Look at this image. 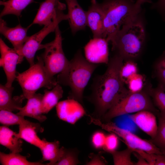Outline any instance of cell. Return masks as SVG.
Returning <instances> with one entry per match:
<instances>
[{"mask_svg":"<svg viewBox=\"0 0 165 165\" xmlns=\"http://www.w3.org/2000/svg\"><path fill=\"white\" fill-rule=\"evenodd\" d=\"M123 61L121 57L115 54L109 60L105 73L94 77L91 94L86 97L94 105V111L90 115L92 117L100 119L109 109L130 92L125 87L120 75V70Z\"/></svg>","mask_w":165,"mask_h":165,"instance_id":"obj_1","label":"cell"},{"mask_svg":"<svg viewBox=\"0 0 165 165\" xmlns=\"http://www.w3.org/2000/svg\"><path fill=\"white\" fill-rule=\"evenodd\" d=\"M98 65L89 62L85 58L81 49L77 51L57 76L58 83L69 86L70 88L68 98L83 103L84 91Z\"/></svg>","mask_w":165,"mask_h":165,"instance_id":"obj_2","label":"cell"},{"mask_svg":"<svg viewBox=\"0 0 165 165\" xmlns=\"http://www.w3.org/2000/svg\"><path fill=\"white\" fill-rule=\"evenodd\" d=\"M104 15L103 38L109 42L124 25L140 15L141 4L133 0H105L100 3Z\"/></svg>","mask_w":165,"mask_h":165,"instance_id":"obj_3","label":"cell"},{"mask_svg":"<svg viewBox=\"0 0 165 165\" xmlns=\"http://www.w3.org/2000/svg\"><path fill=\"white\" fill-rule=\"evenodd\" d=\"M146 38L140 15L123 26L111 42L112 50L124 60H134L141 54Z\"/></svg>","mask_w":165,"mask_h":165,"instance_id":"obj_4","label":"cell"},{"mask_svg":"<svg viewBox=\"0 0 165 165\" xmlns=\"http://www.w3.org/2000/svg\"><path fill=\"white\" fill-rule=\"evenodd\" d=\"M37 61L25 71L17 73L16 80L20 86L23 96L28 99L40 88L45 87L50 90L58 83L54 78L50 77L44 66L41 57H37Z\"/></svg>","mask_w":165,"mask_h":165,"instance_id":"obj_5","label":"cell"},{"mask_svg":"<svg viewBox=\"0 0 165 165\" xmlns=\"http://www.w3.org/2000/svg\"><path fill=\"white\" fill-rule=\"evenodd\" d=\"M148 110L158 116L159 115L154 107L148 96L141 91L130 92L109 109L100 119L103 122H107L119 116Z\"/></svg>","mask_w":165,"mask_h":165,"instance_id":"obj_6","label":"cell"},{"mask_svg":"<svg viewBox=\"0 0 165 165\" xmlns=\"http://www.w3.org/2000/svg\"><path fill=\"white\" fill-rule=\"evenodd\" d=\"M90 122L97 125L110 133L119 137L127 147L139 149L149 153L162 154L165 153L150 140L143 139L128 130L121 128L111 121L103 122L100 119L94 118L90 115Z\"/></svg>","mask_w":165,"mask_h":165,"instance_id":"obj_7","label":"cell"},{"mask_svg":"<svg viewBox=\"0 0 165 165\" xmlns=\"http://www.w3.org/2000/svg\"><path fill=\"white\" fill-rule=\"evenodd\" d=\"M54 31V39L49 43L41 44L40 48V50L45 49L41 57L47 73L53 78L55 75L59 74L63 70L69 61L63 51L62 38L58 26Z\"/></svg>","mask_w":165,"mask_h":165,"instance_id":"obj_8","label":"cell"},{"mask_svg":"<svg viewBox=\"0 0 165 165\" xmlns=\"http://www.w3.org/2000/svg\"><path fill=\"white\" fill-rule=\"evenodd\" d=\"M68 14L62 12L50 24L45 26L40 31L29 36L18 54V64H20L25 57L31 66L35 64L34 57L36 51L40 50L41 43L45 37L50 33L55 31L56 27L61 21L68 20Z\"/></svg>","mask_w":165,"mask_h":165,"instance_id":"obj_9","label":"cell"},{"mask_svg":"<svg viewBox=\"0 0 165 165\" xmlns=\"http://www.w3.org/2000/svg\"><path fill=\"white\" fill-rule=\"evenodd\" d=\"M0 51V65L2 67L6 77L7 81L5 85L10 87L17 76L16 66L18 64L19 55L14 48L8 46L1 38Z\"/></svg>","mask_w":165,"mask_h":165,"instance_id":"obj_10","label":"cell"},{"mask_svg":"<svg viewBox=\"0 0 165 165\" xmlns=\"http://www.w3.org/2000/svg\"><path fill=\"white\" fill-rule=\"evenodd\" d=\"M56 110L60 119L72 125L86 115L82 104L73 99L68 98L59 102L56 106Z\"/></svg>","mask_w":165,"mask_h":165,"instance_id":"obj_11","label":"cell"},{"mask_svg":"<svg viewBox=\"0 0 165 165\" xmlns=\"http://www.w3.org/2000/svg\"><path fill=\"white\" fill-rule=\"evenodd\" d=\"M105 38H93L84 47L86 59L96 64H108L109 61L108 43Z\"/></svg>","mask_w":165,"mask_h":165,"instance_id":"obj_12","label":"cell"},{"mask_svg":"<svg viewBox=\"0 0 165 165\" xmlns=\"http://www.w3.org/2000/svg\"><path fill=\"white\" fill-rule=\"evenodd\" d=\"M64 9V4L56 0H45L40 4L37 13L32 23L46 26L50 24Z\"/></svg>","mask_w":165,"mask_h":165,"instance_id":"obj_13","label":"cell"},{"mask_svg":"<svg viewBox=\"0 0 165 165\" xmlns=\"http://www.w3.org/2000/svg\"><path fill=\"white\" fill-rule=\"evenodd\" d=\"M29 28V26L24 28L20 24L10 28L7 26L5 21L1 18L0 19V33L10 42L18 54L29 38L27 32Z\"/></svg>","mask_w":165,"mask_h":165,"instance_id":"obj_14","label":"cell"},{"mask_svg":"<svg viewBox=\"0 0 165 165\" xmlns=\"http://www.w3.org/2000/svg\"><path fill=\"white\" fill-rule=\"evenodd\" d=\"M86 13L87 25L91 29L93 38H103L104 15L100 3L91 0Z\"/></svg>","mask_w":165,"mask_h":165,"instance_id":"obj_15","label":"cell"},{"mask_svg":"<svg viewBox=\"0 0 165 165\" xmlns=\"http://www.w3.org/2000/svg\"><path fill=\"white\" fill-rule=\"evenodd\" d=\"M68 8L70 26L73 34L85 29L87 25L86 11L84 10L77 0H65Z\"/></svg>","mask_w":165,"mask_h":165,"instance_id":"obj_16","label":"cell"},{"mask_svg":"<svg viewBox=\"0 0 165 165\" xmlns=\"http://www.w3.org/2000/svg\"><path fill=\"white\" fill-rule=\"evenodd\" d=\"M130 116L137 127L149 136L151 139L155 137L158 125L154 113L148 110H142L130 115Z\"/></svg>","mask_w":165,"mask_h":165,"instance_id":"obj_17","label":"cell"},{"mask_svg":"<svg viewBox=\"0 0 165 165\" xmlns=\"http://www.w3.org/2000/svg\"><path fill=\"white\" fill-rule=\"evenodd\" d=\"M19 126L18 133L19 137L39 148L42 144L43 140L39 138L37 134L43 131L40 124L25 119Z\"/></svg>","mask_w":165,"mask_h":165,"instance_id":"obj_18","label":"cell"},{"mask_svg":"<svg viewBox=\"0 0 165 165\" xmlns=\"http://www.w3.org/2000/svg\"><path fill=\"white\" fill-rule=\"evenodd\" d=\"M43 94L35 93L28 99L26 105L18 108L16 114L34 118L40 122H43L47 119L43 115L42 110L41 102Z\"/></svg>","mask_w":165,"mask_h":165,"instance_id":"obj_19","label":"cell"},{"mask_svg":"<svg viewBox=\"0 0 165 165\" xmlns=\"http://www.w3.org/2000/svg\"><path fill=\"white\" fill-rule=\"evenodd\" d=\"M14 88L8 87L5 85H0V110L11 112L18 111L22 107V103L25 99L22 94L13 97V92Z\"/></svg>","mask_w":165,"mask_h":165,"instance_id":"obj_20","label":"cell"},{"mask_svg":"<svg viewBox=\"0 0 165 165\" xmlns=\"http://www.w3.org/2000/svg\"><path fill=\"white\" fill-rule=\"evenodd\" d=\"M42 144L39 148L42 155V161H49L47 165H55L61 158L64 151L65 148H60V142L55 140L53 142L47 141L43 139Z\"/></svg>","mask_w":165,"mask_h":165,"instance_id":"obj_21","label":"cell"},{"mask_svg":"<svg viewBox=\"0 0 165 165\" xmlns=\"http://www.w3.org/2000/svg\"><path fill=\"white\" fill-rule=\"evenodd\" d=\"M0 144L9 149L12 152H22V141L16 133L7 126L0 127Z\"/></svg>","mask_w":165,"mask_h":165,"instance_id":"obj_22","label":"cell"},{"mask_svg":"<svg viewBox=\"0 0 165 165\" xmlns=\"http://www.w3.org/2000/svg\"><path fill=\"white\" fill-rule=\"evenodd\" d=\"M63 94L62 88L58 83L51 90H45L41 102L42 113L47 114L56 106L59 100L62 97Z\"/></svg>","mask_w":165,"mask_h":165,"instance_id":"obj_23","label":"cell"},{"mask_svg":"<svg viewBox=\"0 0 165 165\" xmlns=\"http://www.w3.org/2000/svg\"><path fill=\"white\" fill-rule=\"evenodd\" d=\"M35 2L34 0H8L1 1L0 4L4 6L0 17L8 14L19 16L22 11L29 4Z\"/></svg>","mask_w":165,"mask_h":165,"instance_id":"obj_24","label":"cell"},{"mask_svg":"<svg viewBox=\"0 0 165 165\" xmlns=\"http://www.w3.org/2000/svg\"><path fill=\"white\" fill-rule=\"evenodd\" d=\"M0 162L2 165H43L38 162H32L27 160L26 157L19 153L12 152L6 154L0 152Z\"/></svg>","mask_w":165,"mask_h":165,"instance_id":"obj_25","label":"cell"},{"mask_svg":"<svg viewBox=\"0 0 165 165\" xmlns=\"http://www.w3.org/2000/svg\"><path fill=\"white\" fill-rule=\"evenodd\" d=\"M134 152L133 149L127 147L123 150H117L111 152L115 165H134L135 163L131 158V154Z\"/></svg>","mask_w":165,"mask_h":165,"instance_id":"obj_26","label":"cell"},{"mask_svg":"<svg viewBox=\"0 0 165 165\" xmlns=\"http://www.w3.org/2000/svg\"><path fill=\"white\" fill-rule=\"evenodd\" d=\"M24 117L9 111L1 110L0 111V123L4 126L19 125L25 119Z\"/></svg>","mask_w":165,"mask_h":165,"instance_id":"obj_27","label":"cell"},{"mask_svg":"<svg viewBox=\"0 0 165 165\" xmlns=\"http://www.w3.org/2000/svg\"><path fill=\"white\" fill-rule=\"evenodd\" d=\"M158 130L155 137L150 140L154 144L165 153V119L158 116Z\"/></svg>","mask_w":165,"mask_h":165,"instance_id":"obj_28","label":"cell"},{"mask_svg":"<svg viewBox=\"0 0 165 165\" xmlns=\"http://www.w3.org/2000/svg\"><path fill=\"white\" fill-rule=\"evenodd\" d=\"M136 64L134 60L125 61L122 65L120 70V75L123 82L127 84L129 79L134 75L137 73Z\"/></svg>","mask_w":165,"mask_h":165,"instance_id":"obj_29","label":"cell"},{"mask_svg":"<svg viewBox=\"0 0 165 165\" xmlns=\"http://www.w3.org/2000/svg\"><path fill=\"white\" fill-rule=\"evenodd\" d=\"M79 152L76 149L65 148L64 154L55 165H76L79 163Z\"/></svg>","mask_w":165,"mask_h":165,"instance_id":"obj_30","label":"cell"},{"mask_svg":"<svg viewBox=\"0 0 165 165\" xmlns=\"http://www.w3.org/2000/svg\"><path fill=\"white\" fill-rule=\"evenodd\" d=\"M152 96L160 113L158 116L165 119V92L161 88H158L152 91Z\"/></svg>","mask_w":165,"mask_h":165,"instance_id":"obj_31","label":"cell"},{"mask_svg":"<svg viewBox=\"0 0 165 165\" xmlns=\"http://www.w3.org/2000/svg\"><path fill=\"white\" fill-rule=\"evenodd\" d=\"M127 84L130 92L136 93L141 91L144 85L143 77L138 73H136L129 79Z\"/></svg>","mask_w":165,"mask_h":165,"instance_id":"obj_32","label":"cell"},{"mask_svg":"<svg viewBox=\"0 0 165 165\" xmlns=\"http://www.w3.org/2000/svg\"><path fill=\"white\" fill-rule=\"evenodd\" d=\"M116 118L114 123L119 127L132 132L135 130V127L137 126L132 120L130 115H123Z\"/></svg>","mask_w":165,"mask_h":165,"instance_id":"obj_33","label":"cell"},{"mask_svg":"<svg viewBox=\"0 0 165 165\" xmlns=\"http://www.w3.org/2000/svg\"><path fill=\"white\" fill-rule=\"evenodd\" d=\"M119 144L118 137L116 134L110 133L106 136L105 142L103 149L104 152L110 153L117 150Z\"/></svg>","mask_w":165,"mask_h":165,"instance_id":"obj_34","label":"cell"},{"mask_svg":"<svg viewBox=\"0 0 165 165\" xmlns=\"http://www.w3.org/2000/svg\"><path fill=\"white\" fill-rule=\"evenodd\" d=\"M106 135L101 131H97L92 134L91 142L92 147L95 149H103L104 145Z\"/></svg>","mask_w":165,"mask_h":165,"instance_id":"obj_35","label":"cell"},{"mask_svg":"<svg viewBox=\"0 0 165 165\" xmlns=\"http://www.w3.org/2000/svg\"><path fill=\"white\" fill-rule=\"evenodd\" d=\"M102 152H99L97 154L94 153H90L89 157L90 160L87 162L86 165H105L108 164L106 160L102 156Z\"/></svg>","mask_w":165,"mask_h":165,"instance_id":"obj_36","label":"cell"},{"mask_svg":"<svg viewBox=\"0 0 165 165\" xmlns=\"http://www.w3.org/2000/svg\"><path fill=\"white\" fill-rule=\"evenodd\" d=\"M134 152L141 155L148 163L149 165H155L157 154L149 153L139 149H135Z\"/></svg>","mask_w":165,"mask_h":165,"instance_id":"obj_37","label":"cell"},{"mask_svg":"<svg viewBox=\"0 0 165 165\" xmlns=\"http://www.w3.org/2000/svg\"><path fill=\"white\" fill-rule=\"evenodd\" d=\"M152 7L157 9L163 20H165V0H158L156 3L153 4Z\"/></svg>","mask_w":165,"mask_h":165,"instance_id":"obj_38","label":"cell"},{"mask_svg":"<svg viewBox=\"0 0 165 165\" xmlns=\"http://www.w3.org/2000/svg\"><path fill=\"white\" fill-rule=\"evenodd\" d=\"M133 153L138 160V162L135 163V165H149L146 160L139 154L135 152H134Z\"/></svg>","mask_w":165,"mask_h":165,"instance_id":"obj_39","label":"cell"},{"mask_svg":"<svg viewBox=\"0 0 165 165\" xmlns=\"http://www.w3.org/2000/svg\"><path fill=\"white\" fill-rule=\"evenodd\" d=\"M155 165H165V153L157 154Z\"/></svg>","mask_w":165,"mask_h":165,"instance_id":"obj_40","label":"cell"},{"mask_svg":"<svg viewBox=\"0 0 165 165\" xmlns=\"http://www.w3.org/2000/svg\"><path fill=\"white\" fill-rule=\"evenodd\" d=\"M157 70L160 78L165 84V68L157 67Z\"/></svg>","mask_w":165,"mask_h":165,"instance_id":"obj_41","label":"cell"},{"mask_svg":"<svg viewBox=\"0 0 165 165\" xmlns=\"http://www.w3.org/2000/svg\"><path fill=\"white\" fill-rule=\"evenodd\" d=\"M157 67L165 68V54L163 55L159 62Z\"/></svg>","mask_w":165,"mask_h":165,"instance_id":"obj_42","label":"cell"},{"mask_svg":"<svg viewBox=\"0 0 165 165\" xmlns=\"http://www.w3.org/2000/svg\"><path fill=\"white\" fill-rule=\"evenodd\" d=\"M136 1L139 2L141 5L145 3H150L152 2V1L150 0H136Z\"/></svg>","mask_w":165,"mask_h":165,"instance_id":"obj_43","label":"cell"},{"mask_svg":"<svg viewBox=\"0 0 165 165\" xmlns=\"http://www.w3.org/2000/svg\"><path fill=\"white\" fill-rule=\"evenodd\" d=\"M56 0V1L57 2H59V1L60 0Z\"/></svg>","mask_w":165,"mask_h":165,"instance_id":"obj_44","label":"cell"}]
</instances>
